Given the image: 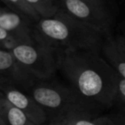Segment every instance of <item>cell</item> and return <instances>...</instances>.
<instances>
[{
    "label": "cell",
    "instance_id": "cell-15",
    "mask_svg": "<svg viewBox=\"0 0 125 125\" xmlns=\"http://www.w3.org/2000/svg\"><path fill=\"white\" fill-rule=\"evenodd\" d=\"M17 44H20V41L15 37L0 27V49L10 51Z\"/></svg>",
    "mask_w": 125,
    "mask_h": 125
},
{
    "label": "cell",
    "instance_id": "cell-8",
    "mask_svg": "<svg viewBox=\"0 0 125 125\" xmlns=\"http://www.w3.org/2000/svg\"><path fill=\"white\" fill-rule=\"evenodd\" d=\"M35 22L30 17L16 11L0 7V27L12 34L21 43L35 41L33 26Z\"/></svg>",
    "mask_w": 125,
    "mask_h": 125
},
{
    "label": "cell",
    "instance_id": "cell-11",
    "mask_svg": "<svg viewBox=\"0 0 125 125\" xmlns=\"http://www.w3.org/2000/svg\"><path fill=\"white\" fill-rule=\"evenodd\" d=\"M3 117L5 125H37L20 109L14 106L5 98L3 100Z\"/></svg>",
    "mask_w": 125,
    "mask_h": 125
},
{
    "label": "cell",
    "instance_id": "cell-17",
    "mask_svg": "<svg viewBox=\"0 0 125 125\" xmlns=\"http://www.w3.org/2000/svg\"><path fill=\"white\" fill-rule=\"evenodd\" d=\"M115 118L119 125H125V117H124V116H118Z\"/></svg>",
    "mask_w": 125,
    "mask_h": 125
},
{
    "label": "cell",
    "instance_id": "cell-12",
    "mask_svg": "<svg viewBox=\"0 0 125 125\" xmlns=\"http://www.w3.org/2000/svg\"><path fill=\"white\" fill-rule=\"evenodd\" d=\"M41 18L54 16L60 10V5L54 0H26Z\"/></svg>",
    "mask_w": 125,
    "mask_h": 125
},
{
    "label": "cell",
    "instance_id": "cell-21",
    "mask_svg": "<svg viewBox=\"0 0 125 125\" xmlns=\"http://www.w3.org/2000/svg\"><path fill=\"white\" fill-rule=\"evenodd\" d=\"M124 37H125V35H124Z\"/></svg>",
    "mask_w": 125,
    "mask_h": 125
},
{
    "label": "cell",
    "instance_id": "cell-13",
    "mask_svg": "<svg viewBox=\"0 0 125 125\" xmlns=\"http://www.w3.org/2000/svg\"><path fill=\"white\" fill-rule=\"evenodd\" d=\"M2 1L7 5L9 9L30 17L35 22L41 19L39 15L30 6L26 0H2Z\"/></svg>",
    "mask_w": 125,
    "mask_h": 125
},
{
    "label": "cell",
    "instance_id": "cell-18",
    "mask_svg": "<svg viewBox=\"0 0 125 125\" xmlns=\"http://www.w3.org/2000/svg\"><path fill=\"white\" fill-rule=\"evenodd\" d=\"M87 1H89V2H91V3H94L98 5H104L103 0H87Z\"/></svg>",
    "mask_w": 125,
    "mask_h": 125
},
{
    "label": "cell",
    "instance_id": "cell-2",
    "mask_svg": "<svg viewBox=\"0 0 125 125\" xmlns=\"http://www.w3.org/2000/svg\"><path fill=\"white\" fill-rule=\"evenodd\" d=\"M33 39L58 50L100 51L105 37L61 9L54 16L35 22Z\"/></svg>",
    "mask_w": 125,
    "mask_h": 125
},
{
    "label": "cell",
    "instance_id": "cell-19",
    "mask_svg": "<svg viewBox=\"0 0 125 125\" xmlns=\"http://www.w3.org/2000/svg\"><path fill=\"white\" fill-rule=\"evenodd\" d=\"M52 123V122H50ZM53 124H56V125H67V124H61V123H53Z\"/></svg>",
    "mask_w": 125,
    "mask_h": 125
},
{
    "label": "cell",
    "instance_id": "cell-3",
    "mask_svg": "<svg viewBox=\"0 0 125 125\" xmlns=\"http://www.w3.org/2000/svg\"><path fill=\"white\" fill-rule=\"evenodd\" d=\"M29 94L47 112L50 122L70 114L94 116L95 105L83 98L70 86L50 82H35Z\"/></svg>",
    "mask_w": 125,
    "mask_h": 125
},
{
    "label": "cell",
    "instance_id": "cell-4",
    "mask_svg": "<svg viewBox=\"0 0 125 125\" xmlns=\"http://www.w3.org/2000/svg\"><path fill=\"white\" fill-rule=\"evenodd\" d=\"M20 65L38 80L50 79L59 70L60 50L37 42L17 44L10 50Z\"/></svg>",
    "mask_w": 125,
    "mask_h": 125
},
{
    "label": "cell",
    "instance_id": "cell-10",
    "mask_svg": "<svg viewBox=\"0 0 125 125\" xmlns=\"http://www.w3.org/2000/svg\"><path fill=\"white\" fill-rule=\"evenodd\" d=\"M52 123H61L67 125H119L115 117H94L84 114H70Z\"/></svg>",
    "mask_w": 125,
    "mask_h": 125
},
{
    "label": "cell",
    "instance_id": "cell-16",
    "mask_svg": "<svg viewBox=\"0 0 125 125\" xmlns=\"http://www.w3.org/2000/svg\"><path fill=\"white\" fill-rule=\"evenodd\" d=\"M3 100H4V95L0 91V125H5L3 117Z\"/></svg>",
    "mask_w": 125,
    "mask_h": 125
},
{
    "label": "cell",
    "instance_id": "cell-1",
    "mask_svg": "<svg viewBox=\"0 0 125 125\" xmlns=\"http://www.w3.org/2000/svg\"><path fill=\"white\" fill-rule=\"evenodd\" d=\"M59 70L83 98L95 105L115 103L118 74L93 50H60Z\"/></svg>",
    "mask_w": 125,
    "mask_h": 125
},
{
    "label": "cell",
    "instance_id": "cell-20",
    "mask_svg": "<svg viewBox=\"0 0 125 125\" xmlns=\"http://www.w3.org/2000/svg\"><path fill=\"white\" fill-rule=\"evenodd\" d=\"M43 125H56V124H53V123H49V124H43Z\"/></svg>",
    "mask_w": 125,
    "mask_h": 125
},
{
    "label": "cell",
    "instance_id": "cell-9",
    "mask_svg": "<svg viewBox=\"0 0 125 125\" xmlns=\"http://www.w3.org/2000/svg\"><path fill=\"white\" fill-rule=\"evenodd\" d=\"M102 56L120 76L125 79V37H105L101 46Z\"/></svg>",
    "mask_w": 125,
    "mask_h": 125
},
{
    "label": "cell",
    "instance_id": "cell-7",
    "mask_svg": "<svg viewBox=\"0 0 125 125\" xmlns=\"http://www.w3.org/2000/svg\"><path fill=\"white\" fill-rule=\"evenodd\" d=\"M35 80L24 70L10 51L0 49V85L29 89Z\"/></svg>",
    "mask_w": 125,
    "mask_h": 125
},
{
    "label": "cell",
    "instance_id": "cell-14",
    "mask_svg": "<svg viewBox=\"0 0 125 125\" xmlns=\"http://www.w3.org/2000/svg\"><path fill=\"white\" fill-rule=\"evenodd\" d=\"M122 110L125 117V79L118 75L117 82V94H116L115 103Z\"/></svg>",
    "mask_w": 125,
    "mask_h": 125
},
{
    "label": "cell",
    "instance_id": "cell-5",
    "mask_svg": "<svg viewBox=\"0 0 125 125\" xmlns=\"http://www.w3.org/2000/svg\"><path fill=\"white\" fill-rule=\"evenodd\" d=\"M60 8L77 20L104 37L109 36L112 20L105 5H98L87 0H59Z\"/></svg>",
    "mask_w": 125,
    "mask_h": 125
},
{
    "label": "cell",
    "instance_id": "cell-6",
    "mask_svg": "<svg viewBox=\"0 0 125 125\" xmlns=\"http://www.w3.org/2000/svg\"><path fill=\"white\" fill-rule=\"evenodd\" d=\"M0 91L10 103L23 111L35 124H46L49 119L48 114L30 94H26L19 87L10 85H0Z\"/></svg>",
    "mask_w": 125,
    "mask_h": 125
}]
</instances>
